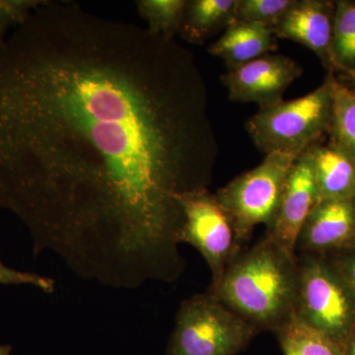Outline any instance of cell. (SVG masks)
Listing matches in <instances>:
<instances>
[{
  "mask_svg": "<svg viewBox=\"0 0 355 355\" xmlns=\"http://www.w3.org/2000/svg\"><path fill=\"white\" fill-rule=\"evenodd\" d=\"M298 282L296 254L265 234L243 248L207 291L259 334L275 333L295 317Z\"/></svg>",
  "mask_w": 355,
  "mask_h": 355,
  "instance_id": "cell-2",
  "label": "cell"
},
{
  "mask_svg": "<svg viewBox=\"0 0 355 355\" xmlns=\"http://www.w3.org/2000/svg\"><path fill=\"white\" fill-rule=\"evenodd\" d=\"M336 80L338 81L345 88L349 89L350 92L355 95V69L347 73L340 74L336 76Z\"/></svg>",
  "mask_w": 355,
  "mask_h": 355,
  "instance_id": "cell-23",
  "label": "cell"
},
{
  "mask_svg": "<svg viewBox=\"0 0 355 355\" xmlns=\"http://www.w3.org/2000/svg\"><path fill=\"white\" fill-rule=\"evenodd\" d=\"M10 284H27L41 289L46 293L55 291V280L36 273L19 272L13 270L0 261V286Z\"/></svg>",
  "mask_w": 355,
  "mask_h": 355,
  "instance_id": "cell-21",
  "label": "cell"
},
{
  "mask_svg": "<svg viewBox=\"0 0 355 355\" xmlns=\"http://www.w3.org/2000/svg\"><path fill=\"white\" fill-rule=\"evenodd\" d=\"M179 202L184 214L180 243L202 254L211 272V284H216L244 245L227 211L209 189L184 193Z\"/></svg>",
  "mask_w": 355,
  "mask_h": 355,
  "instance_id": "cell-7",
  "label": "cell"
},
{
  "mask_svg": "<svg viewBox=\"0 0 355 355\" xmlns=\"http://www.w3.org/2000/svg\"><path fill=\"white\" fill-rule=\"evenodd\" d=\"M295 317L343 347L355 328V300L335 266L324 258L298 257Z\"/></svg>",
  "mask_w": 355,
  "mask_h": 355,
  "instance_id": "cell-5",
  "label": "cell"
},
{
  "mask_svg": "<svg viewBox=\"0 0 355 355\" xmlns=\"http://www.w3.org/2000/svg\"><path fill=\"white\" fill-rule=\"evenodd\" d=\"M238 0H187L179 33L191 44H202L235 21Z\"/></svg>",
  "mask_w": 355,
  "mask_h": 355,
  "instance_id": "cell-14",
  "label": "cell"
},
{
  "mask_svg": "<svg viewBox=\"0 0 355 355\" xmlns=\"http://www.w3.org/2000/svg\"><path fill=\"white\" fill-rule=\"evenodd\" d=\"M331 51L335 76L355 69V0H336Z\"/></svg>",
  "mask_w": 355,
  "mask_h": 355,
  "instance_id": "cell-16",
  "label": "cell"
},
{
  "mask_svg": "<svg viewBox=\"0 0 355 355\" xmlns=\"http://www.w3.org/2000/svg\"><path fill=\"white\" fill-rule=\"evenodd\" d=\"M319 200L355 198V158L328 137L309 148Z\"/></svg>",
  "mask_w": 355,
  "mask_h": 355,
  "instance_id": "cell-12",
  "label": "cell"
},
{
  "mask_svg": "<svg viewBox=\"0 0 355 355\" xmlns=\"http://www.w3.org/2000/svg\"><path fill=\"white\" fill-rule=\"evenodd\" d=\"M11 347L7 345H0V355H10Z\"/></svg>",
  "mask_w": 355,
  "mask_h": 355,
  "instance_id": "cell-25",
  "label": "cell"
},
{
  "mask_svg": "<svg viewBox=\"0 0 355 355\" xmlns=\"http://www.w3.org/2000/svg\"><path fill=\"white\" fill-rule=\"evenodd\" d=\"M41 0H0V38L20 24Z\"/></svg>",
  "mask_w": 355,
  "mask_h": 355,
  "instance_id": "cell-20",
  "label": "cell"
},
{
  "mask_svg": "<svg viewBox=\"0 0 355 355\" xmlns=\"http://www.w3.org/2000/svg\"><path fill=\"white\" fill-rule=\"evenodd\" d=\"M187 0H140L137 1L140 16L147 29L168 39L179 33Z\"/></svg>",
  "mask_w": 355,
  "mask_h": 355,
  "instance_id": "cell-18",
  "label": "cell"
},
{
  "mask_svg": "<svg viewBox=\"0 0 355 355\" xmlns=\"http://www.w3.org/2000/svg\"><path fill=\"white\" fill-rule=\"evenodd\" d=\"M333 80V104L328 139L355 158V95Z\"/></svg>",
  "mask_w": 355,
  "mask_h": 355,
  "instance_id": "cell-17",
  "label": "cell"
},
{
  "mask_svg": "<svg viewBox=\"0 0 355 355\" xmlns=\"http://www.w3.org/2000/svg\"><path fill=\"white\" fill-rule=\"evenodd\" d=\"M275 334L284 355H343L340 345L296 317Z\"/></svg>",
  "mask_w": 355,
  "mask_h": 355,
  "instance_id": "cell-15",
  "label": "cell"
},
{
  "mask_svg": "<svg viewBox=\"0 0 355 355\" xmlns=\"http://www.w3.org/2000/svg\"><path fill=\"white\" fill-rule=\"evenodd\" d=\"M333 74L309 94L259 110L246 130L254 146L265 154L301 155L328 137L333 104Z\"/></svg>",
  "mask_w": 355,
  "mask_h": 355,
  "instance_id": "cell-3",
  "label": "cell"
},
{
  "mask_svg": "<svg viewBox=\"0 0 355 355\" xmlns=\"http://www.w3.org/2000/svg\"><path fill=\"white\" fill-rule=\"evenodd\" d=\"M343 355H355V328L343 347Z\"/></svg>",
  "mask_w": 355,
  "mask_h": 355,
  "instance_id": "cell-24",
  "label": "cell"
},
{
  "mask_svg": "<svg viewBox=\"0 0 355 355\" xmlns=\"http://www.w3.org/2000/svg\"><path fill=\"white\" fill-rule=\"evenodd\" d=\"M279 49L272 28L234 21L207 51L221 58L227 70L236 69Z\"/></svg>",
  "mask_w": 355,
  "mask_h": 355,
  "instance_id": "cell-13",
  "label": "cell"
},
{
  "mask_svg": "<svg viewBox=\"0 0 355 355\" xmlns=\"http://www.w3.org/2000/svg\"><path fill=\"white\" fill-rule=\"evenodd\" d=\"M299 156L268 154L260 165L217 190L216 197L230 216L243 245L249 241L254 229L260 224L266 229L272 227L287 175Z\"/></svg>",
  "mask_w": 355,
  "mask_h": 355,
  "instance_id": "cell-6",
  "label": "cell"
},
{
  "mask_svg": "<svg viewBox=\"0 0 355 355\" xmlns=\"http://www.w3.org/2000/svg\"><path fill=\"white\" fill-rule=\"evenodd\" d=\"M335 0H294L273 28L277 39L291 40L312 51L327 73L336 76L333 43Z\"/></svg>",
  "mask_w": 355,
  "mask_h": 355,
  "instance_id": "cell-11",
  "label": "cell"
},
{
  "mask_svg": "<svg viewBox=\"0 0 355 355\" xmlns=\"http://www.w3.org/2000/svg\"><path fill=\"white\" fill-rule=\"evenodd\" d=\"M324 259L330 261L342 275L355 300V246L347 248Z\"/></svg>",
  "mask_w": 355,
  "mask_h": 355,
  "instance_id": "cell-22",
  "label": "cell"
},
{
  "mask_svg": "<svg viewBox=\"0 0 355 355\" xmlns=\"http://www.w3.org/2000/svg\"><path fill=\"white\" fill-rule=\"evenodd\" d=\"M355 246V198L319 200L296 242V256L327 258Z\"/></svg>",
  "mask_w": 355,
  "mask_h": 355,
  "instance_id": "cell-9",
  "label": "cell"
},
{
  "mask_svg": "<svg viewBox=\"0 0 355 355\" xmlns=\"http://www.w3.org/2000/svg\"><path fill=\"white\" fill-rule=\"evenodd\" d=\"M303 73L295 60L279 53H268L222 74L229 99L254 103L268 108L284 100V93Z\"/></svg>",
  "mask_w": 355,
  "mask_h": 355,
  "instance_id": "cell-8",
  "label": "cell"
},
{
  "mask_svg": "<svg viewBox=\"0 0 355 355\" xmlns=\"http://www.w3.org/2000/svg\"><path fill=\"white\" fill-rule=\"evenodd\" d=\"M319 202V193L309 149L301 154L287 175L279 211L272 227L265 234L270 236L286 251L295 253L296 242L303 224Z\"/></svg>",
  "mask_w": 355,
  "mask_h": 355,
  "instance_id": "cell-10",
  "label": "cell"
},
{
  "mask_svg": "<svg viewBox=\"0 0 355 355\" xmlns=\"http://www.w3.org/2000/svg\"><path fill=\"white\" fill-rule=\"evenodd\" d=\"M294 0H238L235 21L275 28Z\"/></svg>",
  "mask_w": 355,
  "mask_h": 355,
  "instance_id": "cell-19",
  "label": "cell"
},
{
  "mask_svg": "<svg viewBox=\"0 0 355 355\" xmlns=\"http://www.w3.org/2000/svg\"><path fill=\"white\" fill-rule=\"evenodd\" d=\"M258 334L207 291L181 303L166 355H237Z\"/></svg>",
  "mask_w": 355,
  "mask_h": 355,
  "instance_id": "cell-4",
  "label": "cell"
},
{
  "mask_svg": "<svg viewBox=\"0 0 355 355\" xmlns=\"http://www.w3.org/2000/svg\"><path fill=\"white\" fill-rule=\"evenodd\" d=\"M218 156L209 93L176 39L43 0L0 38V209L81 279L174 282L179 198Z\"/></svg>",
  "mask_w": 355,
  "mask_h": 355,
  "instance_id": "cell-1",
  "label": "cell"
}]
</instances>
